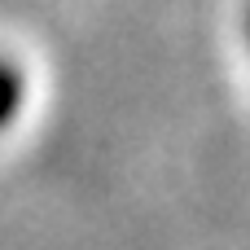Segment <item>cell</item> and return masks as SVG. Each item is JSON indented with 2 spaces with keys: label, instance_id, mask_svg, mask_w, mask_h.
Listing matches in <instances>:
<instances>
[{
  "label": "cell",
  "instance_id": "cell-1",
  "mask_svg": "<svg viewBox=\"0 0 250 250\" xmlns=\"http://www.w3.org/2000/svg\"><path fill=\"white\" fill-rule=\"evenodd\" d=\"M22 92H26V83H22V70L0 53V132L13 123V114L22 110Z\"/></svg>",
  "mask_w": 250,
  "mask_h": 250
},
{
  "label": "cell",
  "instance_id": "cell-2",
  "mask_svg": "<svg viewBox=\"0 0 250 250\" xmlns=\"http://www.w3.org/2000/svg\"><path fill=\"white\" fill-rule=\"evenodd\" d=\"M246 40H250V9H246Z\"/></svg>",
  "mask_w": 250,
  "mask_h": 250
}]
</instances>
